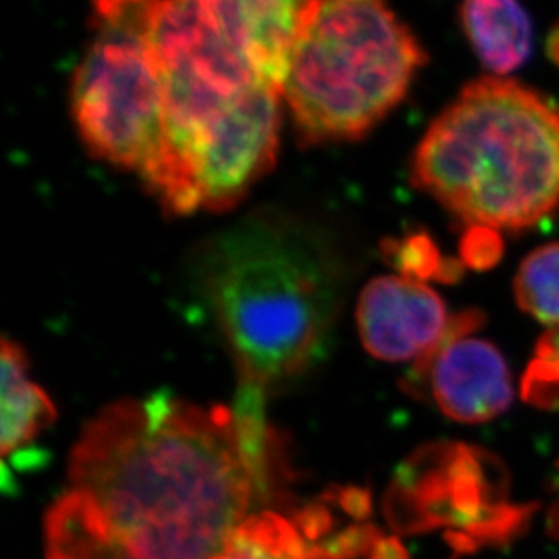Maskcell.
Listing matches in <instances>:
<instances>
[{
    "mask_svg": "<svg viewBox=\"0 0 559 559\" xmlns=\"http://www.w3.org/2000/svg\"><path fill=\"white\" fill-rule=\"evenodd\" d=\"M481 324L480 311L453 316L442 343L415 365V380L435 406L456 423L481 424L500 417L514 396L506 357L486 338L473 337Z\"/></svg>",
    "mask_w": 559,
    "mask_h": 559,
    "instance_id": "cell-9",
    "label": "cell"
},
{
    "mask_svg": "<svg viewBox=\"0 0 559 559\" xmlns=\"http://www.w3.org/2000/svg\"><path fill=\"white\" fill-rule=\"evenodd\" d=\"M308 2L243 0L225 2L230 21L264 84L283 93L292 53L307 15Z\"/></svg>",
    "mask_w": 559,
    "mask_h": 559,
    "instance_id": "cell-11",
    "label": "cell"
},
{
    "mask_svg": "<svg viewBox=\"0 0 559 559\" xmlns=\"http://www.w3.org/2000/svg\"><path fill=\"white\" fill-rule=\"evenodd\" d=\"M200 261L239 380L266 391L319 357L343 296L341 261L319 230L259 212L217 234Z\"/></svg>",
    "mask_w": 559,
    "mask_h": 559,
    "instance_id": "cell-2",
    "label": "cell"
},
{
    "mask_svg": "<svg viewBox=\"0 0 559 559\" xmlns=\"http://www.w3.org/2000/svg\"><path fill=\"white\" fill-rule=\"evenodd\" d=\"M395 539L370 522L368 495L338 489L301 511L250 514L214 559H391Z\"/></svg>",
    "mask_w": 559,
    "mask_h": 559,
    "instance_id": "cell-7",
    "label": "cell"
},
{
    "mask_svg": "<svg viewBox=\"0 0 559 559\" xmlns=\"http://www.w3.org/2000/svg\"><path fill=\"white\" fill-rule=\"evenodd\" d=\"M503 252L498 230L486 227H469L460 245V261L471 269H491Z\"/></svg>",
    "mask_w": 559,
    "mask_h": 559,
    "instance_id": "cell-17",
    "label": "cell"
},
{
    "mask_svg": "<svg viewBox=\"0 0 559 559\" xmlns=\"http://www.w3.org/2000/svg\"><path fill=\"white\" fill-rule=\"evenodd\" d=\"M264 393L198 406L169 391L85 424L46 514L48 559H214L266 486Z\"/></svg>",
    "mask_w": 559,
    "mask_h": 559,
    "instance_id": "cell-1",
    "label": "cell"
},
{
    "mask_svg": "<svg viewBox=\"0 0 559 559\" xmlns=\"http://www.w3.org/2000/svg\"><path fill=\"white\" fill-rule=\"evenodd\" d=\"M523 401L544 409H559V328L539 337L522 380Z\"/></svg>",
    "mask_w": 559,
    "mask_h": 559,
    "instance_id": "cell-16",
    "label": "cell"
},
{
    "mask_svg": "<svg viewBox=\"0 0 559 559\" xmlns=\"http://www.w3.org/2000/svg\"><path fill=\"white\" fill-rule=\"evenodd\" d=\"M281 96L259 87L198 142L187 164L198 209H230L272 169L280 147Z\"/></svg>",
    "mask_w": 559,
    "mask_h": 559,
    "instance_id": "cell-8",
    "label": "cell"
},
{
    "mask_svg": "<svg viewBox=\"0 0 559 559\" xmlns=\"http://www.w3.org/2000/svg\"><path fill=\"white\" fill-rule=\"evenodd\" d=\"M412 181L469 227H534L559 209V107L518 80L469 82L418 142Z\"/></svg>",
    "mask_w": 559,
    "mask_h": 559,
    "instance_id": "cell-3",
    "label": "cell"
},
{
    "mask_svg": "<svg viewBox=\"0 0 559 559\" xmlns=\"http://www.w3.org/2000/svg\"><path fill=\"white\" fill-rule=\"evenodd\" d=\"M556 487H558V492H556V503L552 507V512H550V522H552V531L556 534H559V465H558V481H556Z\"/></svg>",
    "mask_w": 559,
    "mask_h": 559,
    "instance_id": "cell-19",
    "label": "cell"
},
{
    "mask_svg": "<svg viewBox=\"0 0 559 559\" xmlns=\"http://www.w3.org/2000/svg\"><path fill=\"white\" fill-rule=\"evenodd\" d=\"M428 55L379 0H310L283 96L305 145L366 136L404 98Z\"/></svg>",
    "mask_w": 559,
    "mask_h": 559,
    "instance_id": "cell-4",
    "label": "cell"
},
{
    "mask_svg": "<svg viewBox=\"0 0 559 559\" xmlns=\"http://www.w3.org/2000/svg\"><path fill=\"white\" fill-rule=\"evenodd\" d=\"M518 307L550 328H559V243L533 250L514 277Z\"/></svg>",
    "mask_w": 559,
    "mask_h": 559,
    "instance_id": "cell-14",
    "label": "cell"
},
{
    "mask_svg": "<svg viewBox=\"0 0 559 559\" xmlns=\"http://www.w3.org/2000/svg\"><path fill=\"white\" fill-rule=\"evenodd\" d=\"M382 253L399 275L423 283L428 280L453 283L464 270L460 259L443 258L433 238L426 233H412L401 239H388L382 245Z\"/></svg>",
    "mask_w": 559,
    "mask_h": 559,
    "instance_id": "cell-15",
    "label": "cell"
},
{
    "mask_svg": "<svg viewBox=\"0 0 559 559\" xmlns=\"http://www.w3.org/2000/svg\"><path fill=\"white\" fill-rule=\"evenodd\" d=\"M27 357L19 344L2 338V456H10L33 442L53 424L57 409L48 393L27 374Z\"/></svg>",
    "mask_w": 559,
    "mask_h": 559,
    "instance_id": "cell-13",
    "label": "cell"
},
{
    "mask_svg": "<svg viewBox=\"0 0 559 559\" xmlns=\"http://www.w3.org/2000/svg\"><path fill=\"white\" fill-rule=\"evenodd\" d=\"M460 24L484 68L507 79L527 62L533 22L512 0H473L460 5Z\"/></svg>",
    "mask_w": 559,
    "mask_h": 559,
    "instance_id": "cell-12",
    "label": "cell"
},
{
    "mask_svg": "<svg viewBox=\"0 0 559 559\" xmlns=\"http://www.w3.org/2000/svg\"><path fill=\"white\" fill-rule=\"evenodd\" d=\"M93 38L74 71L71 109L96 158L142 178L148 190L164 169V91L147 37V2H98Z\"/></svg>",
    "mask_w": 559,
    "mask_h": 559,
    "instance_id": "cell-6",
    "label": "cell"
},
{
    "mask_svg": "<svg viewBox=\"0 0 559 559\" xmlns=\"http://www.w3.org/2000/svg\"><path fill=\"white\" fill-rule=\"evenodd\" d=\"M547 53H549V59L555 62L556 68H559V21L550 29L549 38H547Z\"/></svg>",
    "mask_w": 559,
    "mask_h": 559,
    "instance_id": "cell-18",
    "label": "cell"
},
{
    "mask_svg": "<svg viewBox=\"0 0 559 559\" xmlns=\"http://www.w3.org/2000/svg\"><path fill=\"white\" fill-rule=\"evenodd\" d=\"M357 328L368 354L384 362H420L448 335L453 317L428 283L380 275L362 288Z\"/></svg>",
    "mask_w": 559,
    "mask_h": 559,
    "instance_id": "cell-10",
    "label": "cell"
},
{
    "mask_svg": "<svg viewBox=\"0 0 559 559\" xmlns=\"http://www.w3.org/2000/svg\"><path fill=\"white\" fill-rule=\"evenodd\" d=\"M147 37L162 79L167 136L164 169L151 192L167 214L186 216L195 211L187 176L195 145L250 93L270 85L253 68L223 0L147 2Z\"/></svg>",
    "mask_w": 559,
    "mask_h": 559,
    "instance_id": "cell-5",
    "label": "cell"
}]
</instances>
